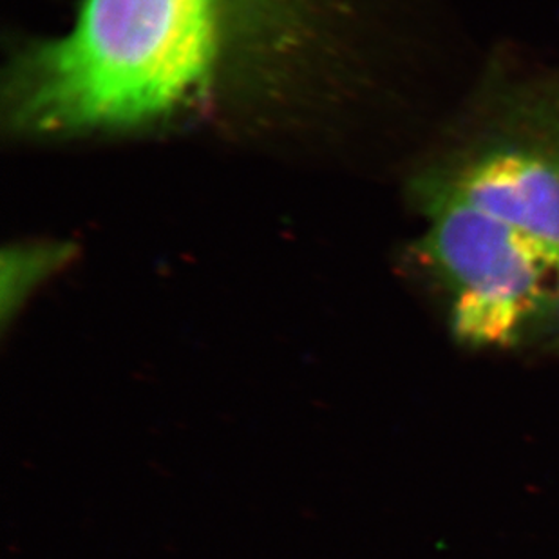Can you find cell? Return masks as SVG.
<instances>
[{
	"mask_svg": "<svg viewBox=\"0 0 559 559\" xmlns=\"http://www.w3.org/2000/svg\"><path fill=\"white\" fill-rule=\"evenodd\" d=\"M413 194L418 252L462 343L559 332V71L489 80Z\"/></svg>",
	"mask_w": 559,
	"mask_h": 559,
	"instance_id": "obj_1",
	"label": "cell"
},
{
	"mask_svg": "<svg viewBox=\"0 0 559 559\" xmlns=\"http://www.w3.org/2000/svg\"><path fill=\"white\" fill-rule=\"evenodd\" d=\"M302 0H82L69 35L24 57L15 122L38 131L134 126L209 85L238 27Z\"/></svg>",
	"mask_w": 559,
	"mask_h": 559,
	"instance_id": "obj_2",
	"label": "cell"
}]
</instances>
